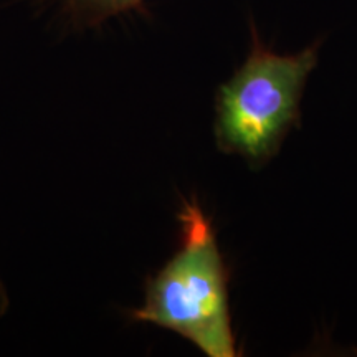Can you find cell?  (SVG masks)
<instances>
[{
    "instance_id": "cell-3",
    "label": "cell",
    "mask_w": 357,
    "mask_h": 357,
    "mask_svg": "<svg viewBox=\"0 0 357 357\" xmlns=\"http://www.w3.org/2000/svg\"><path fill=\"white\" fill-rule=\"evenodd\" d=\"M146 0H52L66 24L75 29H96L111 19L139 8Z\"/></svg>"
},
{
    "instance_id": "cell-2",
    "label": "cell",
    "mask_w": 357,
    "mask_h": 357,
    "mask_svg": "<svg viewBox=\"0 0 357 357\" xmlns=\"http://www.w3.org/2000/svg\"><path fill=\"white\" fill-rule=\"evenodd\" d=\"M319 42L294 53L271 50L250 20L247 56L215 93L213 137L218 151L250 169L265 167L301 124L307 79L319 63Z\"/></svg>"
},
{
    "instance_id": "cell-4",
    "label": "cell",
    "mask_w": 357,
    "mask_h": 357,
    "mask_svg": "<svg viewBox=\"0 0 357 357\" xmlns=\"http://www.w3.org/2000/svg\"><path fill=\"white\" fill-rule=\"evenodd\" d=\"M8 310V293L6 288V281L2 280V275H0V319L6 316Z\"/></svg>"
},
{
    "instance_id": "cell-1",
    "label": "cell",
    "mask_w": 357,
    "mask_h": 357,
    "mask_svg": "<svg viewBox=\"0 0 357 357\" xmlns=\"http://www.w3.org/2000/svg\"><path fill=\"white\" fill-rule=\"evenodd\" d=\"M181 240L174 255L146 281L131 319L166 329L207 357H236L227 268L212 218L197 197L182 199L177 212Z\"/></svg>"
}]
</instances>
